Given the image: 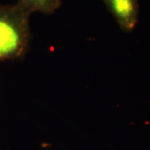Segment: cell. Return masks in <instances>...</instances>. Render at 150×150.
Instances as JSON below:
<instances>
[{"label": "cell", "instance_id": "obj_1", "mask_svg": "<svg viewBox=\"0 0 150 150\" xmlns=\"http://www.w3.org/2000/svg\"><path fill=\"white\" fill-rule=\"evenodd\" d=\"M30 16L17 3L0 4V62L25 55L31 40Z\"/></svg>", "mask_w": 150, "mask_h": 150}, {"label": "cell", "instance_id": "obj_2", "mask_svg": "<svg viewBox=\"0 0 150 150\" xmlns=\"http://www.w3.org/2000/svg\"><path fill=\"white\" fill-rule=\"evenodd\" d=\"M110 12L118 27L130 33L138 24L139 17V0H102Z\"/></svg>", "mask_w": 150, "mask_h": 150}, {"label": "cell", "instance_id": "obj_3", "mask_svg": "<svg viewBox=\"0 0 150 150\" xmlns=\"http://www.w3.org/2000/svg\"><path fill=\"white\" fill-rule=\"evenodd\" d=\"M17 4L28 13L53 14L60 8L62 0H18Z\"/></svg>", "mask_w": 150, "mask_h": 150}]
</instances>
